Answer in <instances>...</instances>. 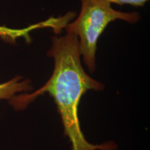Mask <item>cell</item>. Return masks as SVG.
Instances as JSON below:
<instances>
[{
	"label": "cell",
	"instance_id": "cell-1",
	"mask_svg": "<svg viewBox=\"0 0 150 150\" xmlns=\"http://www.w3.org/2000/svg\"><path fill=\"white\" fill-rule=\"evenodd\" d=\"M47 56L54 61L51 77L40 88L31 93L19 94L9 103L16 110L25 109L37 97L48 93L53 98L61 117L64 135L72 150H101L106 142L91 144L84 136L79 119V106L88 91H103L104 86L90 76L81 63L78 38L67 33L63 36L52 38V47Z\"/></svg>",
	"mask_w": 150,
	"mask_h": 150
},
{
	"label": "cell",
	"instance_id": "cell-2",
	"mask_svg": "<svg viewBox=\"0 0 150 150\" xmlns=\"http://www.w3.org/2000/svg\"><path fill=\"white\" fill-rule=\"evenodd\" d=\"M80 13L72 23L65 26L67 33L76 35L81 56L90 72L96 69V52L99 38L108 24L116 20L136 23L140 20L136 12L116 11L106 0H81Z\"/></svg>",
	"mask_w": 150,
	"mask_h": 150
},
{
	"label": "cell",
	"instance_id": "cell-3",
	"mask_svg": "<svg viewBox=\"0 0 150 150\" xmlns=\"http://www.w3.org/2000/svg\"><path fill=\"white\" fill-rule=\"evenodd\" d=\"M33 91V86L29 79L16 76L8 81L0 83V100H11L18 94Z\"/></svg>",
	"mask_w": 150,
	"mask_h": 150
},
{
	"label": "cell",
	"instance_id": "cell-4",
	"mask_svg": "<svg viewBox=\"0 0 150 150\" xmlns=\"http://www.w3.org/2000/svg\"><path fill=\"white\" fill-rule=\"evenodd\" d=\"M37 27H40L38 25H33L25 29H13L6 27L0 26V37L5 40L7 42H16L17 39L20 37H25L27 39L29 38V33L30 31L33 30Z\"/></svg>",
	"mask_w": 150,
	"mask_h": 150
},
{
	"label": "cell",
	"instance_id": "cell-5",
	"mask_svg": "<svg viewBox=\"0 0 150 150\" xmlns=\"http://www.w3.org/2000/svg\"><path fill=\"white\" fill-rule=\"evenodd\" d=\"M108 2L111 4H115L118 5H131L133 6H143L149 0H106Z\"/></svg>",
	"mask_w": 150,
	"mask_h": 150
},
{
	"label": "cell",
	"instance_id": "cell-6",
	"mask_svg": "<svg viewBox=\"0 0 150 150\" xmlns=\"http://www.w3.org/2000/svg\"><path fill=\"white\" fill-rule=\"evenodd\" d=\"M117 145H116L115 142L112 141H108L106 142V146L102 150H117Z\"/></svg>",
	"mask_w": 150,
	"mask_h": 150
}]
</instances>
